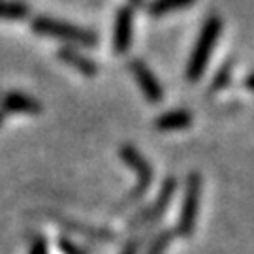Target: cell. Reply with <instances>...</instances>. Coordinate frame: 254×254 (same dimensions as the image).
<instances>
[{"instance_id": "4", "label": "cell", "mask_w": 254, "mask_h": 254, "mask_svg": "<svg viewBox=\"0 0 254 254\" xmlns=\"http://www.w3.org/2000/svg\"><path fill=\"white\" fill-rule=\"evenodd\" d=\"M119 154H121L123 162L127 164V166H130L137 175V183H136V187H134V190L127 196V203H132V201H136L137 198H141V196L147 194L149 185L153 181V170H151V164L147 162V158L137 151L136 147L123 145Z\"/></svg>"}, {"instance_id": "11", "label": "cell", "mask_w": 254, "mask_h": 254, "mask_svg": "<svg viewBox=\"0 0 254 254\" xmlns=\"http://www.w3.org/2000/svg\"><path fill=\"white\" fill-rule=\"evenodd\" d=\"M30 8L23 0H0V21H25Z\"/></svg>"}, {"instance_id": "10", "label": "cell", "mask_w": 254, "mask_h": 254, "mask_svg": "<svg viewBox=\"0 0 254 254\" xmlns=\"http://www.w3.org/2000/svg\"><path fill=\"white\" fill-rule=\"evenodd\" d=\"M192 123V115L187 109H172L166 111L160 117L154 121V127L162 132H175V130H183L189 128Z\"/></svg>"}, {"instance_id": "12", "label": "cell", "mask_w": 254, "mask_h": 254, "mask_svg": "<svg viewBox=\"0 0 254 254\" xmlns=\"http://www.w3.org/2000/svg\"><path fill=\"white\" fill-rule=\"evenodd\" d=\"M192 4H194V0H153L149 4V13L153 17H160V15L172 13V11L190 8Z\"/></svg>"}, {"instance_id": "14", "label": "cell", "mask_w": 254, "mask_h": 254, "mask_svg": "<svg viewBox=\"0 0 254 254\" xmlns=\"http://www.w3.org/2000/svg\"><path fill=\"white\" fill-rule=\"evenodd\" d=\"M141 243H143V237H134V239H130L127 245H125V249L121 251V254H137Z\"/></svg>"}, {"instance_id": "13", "label": "cell", "mask_w": 254, "mask_h": 254, "mask_svg": "<svg viewBox=\"0 0 254 254\" xmlns=\"http://www.w3.org/2000/svg\"><path fill=\"white\" fill-rule=\"evenodd\" d=\"M173 237H175V232L170 230V228H166L162 232H158V236L153 239V243L149 245L145 254H164L168 251V247L170 243L173 241Z\"/></svg>"}, {"instance_id": "1", "label": "cell", "mask_w": 254, "mask_h": 254, "mask_svg": "<svg viewBox=\"0 0 254 254\" xmlns=\"http://www.w3.org/2000/svg\"><path fill=\"white\" fill-rule=\"evenodd\" d=\"M30 27L40 36L55 38L68 44H77L83 47H94L98 44V34L91 28H83L72 23H64L59 19L47 17V15H36L30 19Z\"/></svg>"}, {"instance_id": "5", "label": "cell", "mask_w": 254, "mask_h": 254, "mask_svg": "<svg viewBox=\"0 0 254 254\" xmlns=\"http://www.w3.org/2000/svg\"><path fill=\"white\" fill-rule=\"evenodd\" d=\"M175 190H177V181L172 179V177L166 179L160 192H158V196H156V200H154L151 205H147L145 209H141L136 217L128 222V228H130V230L147 228V226H151V224H154L156 220H160V218L164 217L168 205H170V201L173 200Z\"/></svg>"}, {"instance_id": "7", "label": "cell", "mask_w": 254, "mask_h": 254, "mask_svg": "<svg viewBox=\"0 0 254 254\" xmlns=\"http://www.w3.org/2000/svg\"><path fill=\"white\" fill-rule=\"evenodd\" d=\"M130 72L136 77V83L139 85L143 96H145L151 104H158V102L164 100L162 85L156 79V75L149 70V66H147L145 63H141V61H137V59L130 61Z\"/></svg>"}, {"instance_id": "2", "label": "cell", "mask_w": 254, "mask_h": 254, "mask_svg": "<svg viewBox=\"0 0 254 254\" xmlns=\"http://www.w3.org/2000/svg\"><path fill=\"white\" fill-rule=\"evenodd\" d=\"M220 32H222V21L217 15H211L203 23L200 36L194 44L192 55L189 59V64H187V79L189 81L196 83L203 75L209 59H211V53H213V47H215L217 40L220 38Z\"/></svg>"}, {"instance_id": "3", "label": "cell", "mask_w": 254, "mask_h": 254, "mask_svg": "<svg viewBox=\"0 0 254 254\" xmlns=\"http://www.w3.org/2000/svg\"><path fill=\"white\" fill-rule=\"evenodd\" d=\"M200 196H201L200 173H190L187 177L181 213H179V220H177V228H175V232L179 236L190 237L194 234L196 218H198V209H200Z\"/></svg>"}, {"instance_id": "6", "label": "cell", "mask_w": 254, "mask_h": 254, "mask_svg": "<svg viewBox=\"0 0 254 254\" xmlns=\"http://www.w3.org/2000/svg\"><path fill=\"white\" fill-rule=\"evenodd\" d=\"M132 32H134V9L130 6H123L117 9L113 25V49L117 55L128 53L132 46Z\"/></svg>"}, {"instance_id": "18", "label": "cell", "mask_w": 254, "mask_h": 254, "mask_svg": "<svg viewBox=\"0 0 254 254\" xmlns=\"http://www.w3.org/2000/svg\"><path fill=\"white\" fill-rule=\"evenodd\" d=\"M130 2H132V6H141L145 0H130Z\"/></svg>"}, {"instance_id": "8", "label": "cell", "mask_w": 254, "mask_h": 254, "mask_svg": "<svg viewBox=\"0 0 254 254\" xmlns=\"http://www.w3.org/2000/svg\"><path fill=\"white\" fill-rule=\"evenodd\" d=\"M0 109L6 113V115H11V113H19V115H38L42 111V104L32 98L30 94H25V92L19 91H11L6 92L0 100Z\"/></svg>"}, {"instance_id": "16", "label": "cell", "mask_w": 254, "mask_h": 254, "mask_svg": "<svg viewBox=\"0 0 254 254\" xmlns=\"http://www.w3.org/2000/svg\"><path fill=\"white\" fill-rule=\"evenodd\" d=\"M247 87H249V89H253L254 91V73H251V75H249V77H247Z\"/></svg>"}, {"instance_id": "17", "label": "cell", "mask_w": 254, "mask_h": 254, "mask_svg": "<svg viewBox=\"0 0 254 254\" xmlns=\"http://www.w3.org/2000/svg\"><path fill=\"white\" fill-rule=\"evenodd\" d=\"M6 117H8V115H6V113H4L2 109H0V127L4 125V121H6Z\"/></svg>"}, {"instance_id": "15", "label": "cell", "mask_w": 254, "mask_h": 254, "mask_svg": "<svg viewBox=\"0 0 254 254\" xmlns=\"http://www.w3.org/2000/svg\"><path fill=\"white\" fill-rule=\"evenodd\" d=\"M28 254H47V243L44 237H36L32 241V247H30V253Z\"/></svg>"}, {"instance_id": "9", "label": "cell", "mask_w": 254, "mask_h": 254, "mask_svg": "<svg viewBox=\"0 0 254 254\" xmlns=\"http://www.w3.org/2000/svg\"><path fill=\"white\" fill-rule=\"evenodd\" d=\"M57 55H59V59H61L63 63H66L68 66H72L73 70H77V72L83 73V75L92 77V75L98 73V64L94 63L91 57H87L83 51H79V49L64 46L59 49Z\"/></svg>"}]
</instances>
